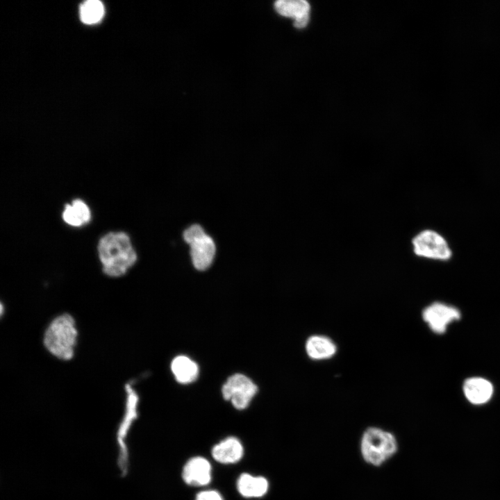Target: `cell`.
Returning a JSON list of instances; mask_svg holds the SVG:
<instances>
[{
	"label": "cell",
	"instance_id": "2e32d148",
	"mask_svg": "<svg viewBox=\"0 0 500 500\" xmlns=\"http://www.w3.org/2000/svg\"><path fill=\"white\" fill-rule=\"evenodd\" d=\"M91 217L88 205L81 199H75L65 206L62 212L64 221L73 226H81L87 224Z\"/></svg>",
	"mask_w": 500,
	"mask_h": 500
},
{
	"label": "cell",
	"instance_id": "5bb4252c",
	"mask_svg": "<svg viewBox=\"0 0 500 500\" xmlns=\"http://www.w3.org/2000/svg\"><path fill=\"white\" fill-rule=\"evenodd\" d=\"M237 489L243 497L260 498L267 494L269 482L263 476L243 473L237 481Z\"/></svg>",
	"mask_w": 500,
	"mask_h": 500
},
{
	"label": "cell",
	"instance_id": "7a4b0ae2",
	"mask_svg": "<svg viewBox=\"0 0 500 500\" xmlns=\"http://www.w3.org/2000/svg\"><path fill=\"white\" fill-rule=\"evenodd\" d=\"M78 330L74 318L62 313L52 319L43 337L45 349L54 357L62 360H71L77 344Z\"/></svg>",
	"mask_w": 500,
	"mask_h": 500
},
{
	"label": "cell",
	"instance_id": "6da1fadb",
	"mask_svg": "<svg viewBox=\"0 0 500 500\" xmlns=\"http://www.w3.org/2000/svg\"><path fill=\"white\" fill-rule=\"evenodd\" d=\"M98 253L103 272L111 277L124 275L137 260L131 240L124 232H111L103 236Z\"/></svg>",
	"mask_w": 500,
	"mask_h": 500
},
{
	"label": "cell",
	"instance_id": "8fae6325",
	"mask_svg": "<svg viewBox=\"0 0 500 500\" xmlns=\"http://www.w3.org/2000/svg\"><path fill=\"white\" fill-rule=\"evenodd\" d=\"M280 15L294 19V26L305 27L309 22L310 4L304 0H279L274 3Z\"/></svg>",
	"mask_w": 500,
	"mask_h": 500
},
{
	"label": "cell",
	"instance_id": "ac0fdd59",
	"mask_svg": "<svg viewBox=\"0 0 500 500\" xmlns=\"http://www.w3.org/2000/svg\"><path fill=\"white\" fill-rule=\"evenodd\" d=\"M195 500H224L221 494L216 490H208L199 492Z\"/></svg>",
	"mask_w": 500,
	"mask_h": 500
},
{
	"label": "cell",
	"instance_id": "9a60e30c",
	"mask_svg": "<svg viewBox=\"0 0 500 500\" xmlns=\"http://www.w3.org/2000/svg\"><path fill=\"white\" fill-rule=\"evenodd\" d=\"M171 369L176 381L183 384L194 381L199 375L197 364L185 356H178L174 358Z\"/></svg>",
	"mask_w": 500,
	"mask_h": 500
},
{
	"label": "cell",
	"instance_id": "4fadbf2b",
	"mask_svg": "<svg viewBox=\"0 0 500 500\" xmlns=\"http://www.w3.org/2000/svg\"><path fill=\"white\" fill-rule=\"evenodd\" d=\"M463 392L466 398L472 403L483 404L491 398L493 386L489 381L485 378L473 377L465 381Z\"/></svg>",
	"mask_w": 500,
	"mask_h": 500
},
{
	"label": "cell",
	"instance_id": "ba28073f",
	"mask_svg": "<svg viewBox=\"0 0 500 500\" xmlns=\"http://www.w3.org/2000/svg\"><path fill=\"white\" fill-rule=\"evenodd\" d=\"M182 478L186 484L191 486L207 485L212 479V466L203 457H193L185 464Z\"/></svg>",
	"mask_w": 500,
	"mask_h": 500
},
{
	"label": "cell",
	"instance_id": "277c9868",
	"mask_svg": "<svg viewBox=\"0 0 500 500\" xmlns=\"http://www.w3.org/2000/svg\"><path fill=\"white\" fill-rule=\"evenodd\" d=\"M257 391L258 388L254 383L242 374L230 376L222 387L224 398L231 401L238 410H244L248 407Z\"/></svg>",
	"mask_w": 500,
	"mask_h": 500
},
{
	"label": "cell",
	"instance_id": "e0dca14e",
	"mask_svg": "<svg viewBox=\"0 0 500 500\" xmlns=\"http://www.w3.org/2000/svg\"><path fill=\"white\" fill-rule=\"evenodd\" d=\"M103 14V5L98 0L86 1L80 7L81 19L87 24H92L99 22Z\"/></svg>",
	"mask_w": 500,
	"mask_h": 500
},
{
	"label": "cell",
	"instance_id": "52a82bcc",
	"mask_svg": "<svg viewBox=\"0 0 500 500\" xmlns=\"http://www.w3.org/2000/svg\"><path fill=\"white\" fill-rule=\"evenodd\" d=\"M422 317L433 332L443 333L448 324L460 319V313L454 307L436 302L424 309Z\"/></svg>",
	"mask_w": 500,
	"mask_h": 500
},
{
	"label": "cell",
	"instance_id": "8992f818",
	"mask_svg": "<svg viewBox=\"0 0 500 500\" xmlns=\"http://www.w3.org/2000/svg\"><path fill=\"white\" fill-rule=\"evenodd\" d=\"M414 253L421 257L447 260L451 252L446 240L438 233L424 230L412 240Z\"/></svg>",
	"mask_w": 500,
	"mask_h": 500
},
{
	"label": "cell",
	"instance_id": "9c48e42d",
	"mask_svg": "<svg viewBox=\"0 0 500 500\" xmlns=\"http://www.w3.org/2000/svg\"><path fill=\"white\" fill-rule=\"evenodd\" d=\"M188 244L194 267L200 271L208 269L214 259L216 247L211 237L206 233L194 238Z\"/></svg>",
	"mask_w": 500,
	"mask_h": 500
},
{
	"label": "cell",
	"instance_id": "3957f363",
	"mask_svg": "<svg viewBox=\"0 0 500 500\" xmlns=\"http://www.w3.org/2000/svg\"><path fill=\"white\" fill-rule=\"evenodd\" d=\"M360 450L367 463L379 466L397 452V442L391 433L380 428L369 427L362 434Z\"/></svg>",
	"mask_w": 500,
	"mask_h": 500
},
{
	"label": "cell",
	"instance_id": "30bf717a",
	"mask_svg": "<svg viewBox=\"0 0 500 500\" xmlns=\"http://www.w3.org/2000/svg\"><path fill=\"white\" fill-rule=\"evenodd\" d=\"M211 454L214 460L221 464H234L243 457L244 447L237 438L228 437L212 447Z\"/></svg>",
	"mask_w": 500,
	"mask_h": 500
},
{
	"label": "cell",
	"instance_id": "5b68a950",
	"mask_svg": "<svg viewBox=\"0 0 500 500\" xmlns=\"http://www.w3.org/2000/svg\"><path fill=\"white\" fill-rule=\"evenodd\" d=\"M125 390L126 392V410L117 431V438L119 447L118 465L123 474H126L128 469V450L125 439L131 424L138 417L139 401L138 394L129 384L126 385Z\"/></svg>",
	"mask_w": 500,
	"mask_h": 500
},
{
	"label": "cell",
	"instance_id": "7c38bea8",
	"mask_svg": "<svg viewBox=\"0 0 500 500\" xmlns=\"http://www.w3.org/2000/svg\"><path fill=\"white\" fill-rule=\"evenodd\" d=\"M305 349L310 359L315 361L326 360L333 358L338 347L334 341L324 335H312L307 338Z\"/></svg>",
	"mask_w": 500,
	"mask_h": 500
}]
</instances>
